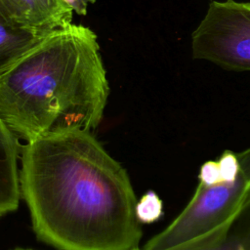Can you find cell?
Wrapping results in <instances>:
<instances>
[{"label": "cell", "mask_w": 250, "mask_h": 250, "mask_svg": "<svg viewBox=\"0 0 250 250\" xmlns=\"http://www.w3.org/2000/svg\"><path fill=\"white\" fill-rule=\"evenodd\" d=\"M62 1L72 9L74 14L78 16H86L89 6L96 2V0H62Z\"/></svg>", "instance_id": "cell-12"}, {"label": "cell", "mask_w": 250, "mask_h": 250, "mask_svg": "<svg viewBox=\"0 0 250 250\" xmlns=\"http://www.w3.org/2000/svg\"><path fill=\"white\" fill-rule=\"evenodd\" d=\"M221 177L224 182H232L236 179L240 162L238 154L230 150H225L217 160Z\"/></svg>", "instance_id": "cell-10"}, {"label": "cell", "mask_w": 250, "mask_h": 250, "mask_svg": "<svg viewBox=\"0 0 250 250\" xmlns=\"http://www.w3.org/2000/svg\"><path fill=\"white\" fill-rule=\"evenodd\" d=\"M163 214V203L156 192L149 190L144 194L136 205V215L140 223L151 224L158 221Z\"/></svg>", "instance_id": "cell-9"}, {"label": "cell", "mask_w": 250, "mask_h": 250, "mask_svg": "<svg viewBox=\"0 0 250 250\" xmlns=\"http://www.w3.org/2000/svg\"><path fill=\"white\" fill-rule=\"evenodd\" d=\"M46 34L31 27L0 21V73L32 49Z\"/></svg>", "instance_id": "cell-8"}, {"label": "cell", "mask_w": 250, "mask_h": 250, "mask_svg": "<svg viewBox=\"0 0 250 250\" xmlns=\"http://www.w3.org/2000/svg\"><path fill=\"white\" fill-rule=\"evenodd\" d=\"M0 21H2V22H6V23H9L5 19H4V17L1 15V13H0ZM11 24V23H10Z\"/></svg>", "instance_id": "cell-13"}, {"label": "cell", "mask_w": 250, "mask_h": 250, "mask_svg": "<svg viewBox=\"0 0 250 250\" xmlns=\"http://www.w3.org/2000/svg\"><path fill=\"white\" fill-rule=\"evenodd\" d=\"M0 13L11 24L44 33L72 23V9L62 0H0Z\"/></svg>", "instance_id": "cell-5"}, {"label": "cell", "mask_w": 250, "mask_h": 250, "mask_svg": "<svg viewBox=\"0 0 250 250\" xmlns=\"http://www.w3.org/2000/svg\"><path fill=\"white\" fill-rule=\"evenodd\" d=\"M21 193L37 237L60 250H134L142 238L125 169L88 131L27 142Z\"/></svg>", "instance_id": "cell-1"}, {"label": "cell", "mask_w": 250, "mask_h": 250, "mask_svg": "<svg viewBox=\"0 0 250 250\" xmlns=\"http://www.w3.org/2000/svg\"><path fill=\"white\" fill-rule=\"evenodd\" d=\"M198 180L199 184L203 186H212L224 182L220 174L217 160H209L201 165L198 173Z\"/></svg>", "instance_id": "cell-11"}, {"label": "cell", "mask_w": 250, "mask_h": 250, "mask_svg": "<svg viewBox=\"0 0 250 250\" xmlns=\"http://www.w3.org/2000/svg\"><path fill=\"white\" fill-rule=\"evenodd\" d=\"M16 250H29V249H16Z\"/></svg>", "instance_id": "cell-14"}, {"label": "cell", "mask_w": 250, "mask_h": 250, "mask_svg": "<svg viewBox=\"0 0 250 250\" xmlns=\"http://www.w3.org/2000/svg\"><path fill=\"white\" fill-rule=\"evenodd\" d=\"M193 60L250 72V1H211L191 34Z\"/></svg>", "instance_id": "cell-4"}, {"label": "cell", "mask_w": 250, "mask_h": 250, "mask_svg": "<svg viewBox=\"0 0 250 250\" xmlns=\"http://www.w3.org/2000/svg\"><path fill=\"white\" fill-rule=\"evenodd\" d=\"M109 95L97 34L70 23L46 34L0 73V117L26 142L94 130Z\"/></svg>", "instance_id": "cell-2"}, {"label": "cell", "mask_w": 250, "mask_h": 250, "mask_svg": "<svg viewBox=\"0 0 250 250\" xmlns=\"http://www.w3.org/2000/svg\"><path fill=\"white\" fill-rule=\"evenodd\" d=\"M17 136L0 117V217L15 211L20 202Z\"/></svg>", "instance_id": "cell-7"}, {"label": "cell", "mask_w": 250, "mask_h": 250, "mask_svg": "<svg viewBox=\"0 0 250 250\" xmlns=\"http://www.w3.org/2000/svg\"><path fill=\"white\" fill-rule=\"evenodd\" d=\"M237 154L240 168L236 179L212 186L198 184L183 211L142 250H169L226 224L250 196V147Z\"/></svg>", "instance_id": "cell-3"}, {"label": "cell", "mask_w": 250, "mask_h": 250, "mask_svg": "<svg viewBox=\"0 0 250 250\" xmlns=\"http://www.w3.org/2000/svg\"><path fill=\"white\" fill-rule=\"evenodd\" d=\"M134 250H142L139 247ZM169 250H250V196L223 226Z\"/></svg>", "instance_id": "cell-6"}]
</instances>
